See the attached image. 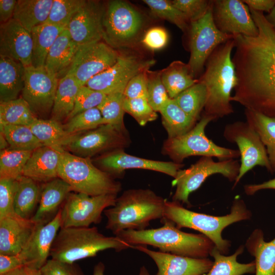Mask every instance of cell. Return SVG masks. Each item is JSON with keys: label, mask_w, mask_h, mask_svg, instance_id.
Here are the masks:
<instances>
[{"label": "cell", "mask_w": 275, "mask_h": 275, "mask_svg": "<svg viewBox=\"0 0 275 275\" xmlns=\"http://www.w3.org/2000/svg\"><path fill=\"white\" fill-rule=\"evenodd\" d=\"M246 121L259 135L266 147L271 173L275 172V117H269L250 109L244 111Z\"/></svg>", "instance_id": "obj_37"}, {"label": "cell", "mask_w": 275, "mask_h": 275, "mask_svg": "<svg viewBox=\"0 0 275 275\" xmlns=\"http://www.w3.org/2000/svg\"><path fill=\"white\" fill-rule=\"evenodd\" d=\"M61 227V209L50 221L37 224L29 241L19 254L24 265L40 269L50 256L51 246Z\"/></svg>", "instance_id": "obj_22"}, {"label": "cell", "mask_w": 275, "mask_h": 275, "mask_svg": "<svg viewBox=\"0 0 275 275\" xmlns=\"http://www.w3.org/2000/svg\"><path fill=\"white\" fill-rule=\"evenodd\" d=\"M29 127L43 146L55 148L62 149L74 134L67 132L61 123L52 119L38 118Z\"/></svg>", "instance_id": "obj_36"}, {"label": "cell", "mask_w": 275, "mask_h": 275, "mask_svg": "<svg viewBox=\"0 0 275 275\" xmlns=\"http://www.w3.org/2000/svg\"><path fill=\"white\" fill-rule=\"evenodd\" d=\"M6 275H42L41 270L27 265H23Z\"/></svg>", "instance_id": "obj_59"}, {"label": "cell", "mask_w": 275, "mask_h": 275, "mask_svg": "<svg viewBox=\"0 0 275 275\" xmlns=\"http://www.w3.org/2000/svg\"><path fill=\"white\" fill-rule=\"evenodd\" d=\"M266 189H275V178L259 184H248L244 186L247 195H253L256 192Z\"/></svg>", "instance_id": "obj_58"}, {"label": "cell", "mask_w": 275, "mask_h": 275, "mask_svg": "<svg viewBox=\"0 0 275 275\" xmlns=\"http://www.w3.org/2000/svg\"><path fill=\"white\" fill-rule=\"evenodd\" d=\"M85 2V0H53L48 17L45 23L66 28Z\"/></svg>", "instance_id": "obj_46"}, {"label": "cell", "mask_w": 275, "mask_h": 275, "mask_svg": "<svg viewBox=\"0 0 275 275\" xmlns=\"http://www.w3.org/2000/svg\"><path fill=\"white\" fill-rule=\"evenodd\" d=\"M239 168L240 163L235 159L215 161L212 157L202 156L189 168L178 171L172 183L176 186L172 200L190 206L189 195L198 189L209 176L219 174L230 181H235Z\"/></svg>", "instance_id": "obj_10"}, {"label": "cell", "mask_w": 275, "mask_h": 275, "mask_svg": "<svg viewBox=\"0 0 275 275\" xmlns=\"http://www.w3.org/2000/svg\"><path fill=\"white\" fill-rule=\"evenodd\" d=\"M130 143L126 127L106 124L91 130L74 134L62 149L78 156L90 158L98 154L124 149Z\"/></svg>", "instance_id": "obj_13"}, {"label": "cell", "mask_w": 275, "mask_h": 275, "mask_svg": "<svg viewBox=\"0 0 275 275\" xmlns=\"http://www.w3.org/2000/svg\"><path fill=\"white\" fill-rule=\"evenodd\" d=\"M33 151L11 147L1 150L0 179L17 180L22 176L24 167Z\"/></svg>", "instance_id": "obj_41"}, {"label": "cell", "mask_w": 275, "mask_h": 275, "mask_svg": "<svg viewBox=\"0 0 275 275\" xmlns=\"http://www.w3.org/2000/svg\"><path fill=\"white\" fill-rule=\"evenodd\" d=\"M223 135L229 142L235 143L240 152V163L234 187L242 177L256 166L265 167L271 173L266 147L253 126L246 121L227 124Z\"/></svg>", "instance_id": "obj_12"}, {"label": "cell", "mask_w": 275, "mask_h": 275, "mask_svg": "<svg viewBox=\"0 0 275 275\" xmlns=\"http://www.w3.org/2000/svg\"><path fill=\"white\" fill-rule=\"evenodd\" d=\"M265 17L275 31V7L267 15H265Z\"/></svg>", "instance_id": "obj_61"}, {"label": "cell", "mask_w": 275, "mask_h": 275, "mask_svg": "<svg viewBox=\"0 0 275 275\" xmlns=\"http://www.w3.org/2000/svg\"><path fill=\"white\" fill-rule=\"evenodd\" d=\"M147 100L154 111L159 112L171 99L162 81L161 71H147Z\"/></svg>", "instance_id": "obj_47"}, {"label": "cell", "mask_w": 275, "mask_h": 275, "mask_svg": "<svg viewBox=\"0 0 275 275\" xmlns=\"http://www.w3.org/2000/svg\"><path fill=\"white\" fill-rule=\"evenodd\" d=\"M61 149L43 146L34 150L24 167L22 176L43 183L58 177Z\"/></svg>", "instance_id": "obj_26"}, {"label": "cell", "mask_w": 275, "mask_h": 275, "mask_svg": "<svg viewBox=\"0 0 275 275\" xmlns=\"http://www.w3.org/2000/svg\"><path fill=\"white\" fill-rule=\"evenodd\" d=\"M59 82V79L45 67L24 68L21 97L37 117L51 113Z\"/></svg>", "instance_id": "obj_16"}, {"label": "cell", "mask_w": 275, "mask_h": 275, "mask_svg": "<svg viewBox=\"0 0 275 275\" xmlns=\"http://www.w3.org/2000/svg\"><path fill=\"white\" fill-rule=\"evenodd\" d=\"M81 86L76 78L69 74L59 79L51 119L60 123L67 119L74 108L77 94Z\"/></svg>", "instance_id": "obj_30"}, {"label": "cell", "mask_w": 275, "mask_h": 275, "mask_svg": "<svg viewBox=\"0 0 275 275\" xmlns=\"http://www.w3.org/2000/svg\"><path fill=\"white\" fill-rule=\"evenodd\" d=\"M98 168L114 177H121L127 169H139L164 173L174 178L183 167L182 163L143 158L126 153L124 149L113 150L95 159Z\"/></svg>", "instance_id": "obj_19"}, {"label": "cell", "mask_w": 275, "mask_h": 275, "mask_svg": "<svg viewBox=\"0 0 275 275\" xmlns=\"http://www.w3.org/2000/svg\"><path fill=\"white\" fill-rule=\"evenodd\" d=\"M16 0L0 1V22L4 23L13 18Z\"/></svg>", "instance_id": "obj_56"}, {"label": "cell", "mask_w": 275, "mask_h": 275, "mask_svg": "<svg viewBox=\"0 0 275 275\" xmlns=\"http://www.w3.org/2000/svg\"><path fill=\"white\" fill-rule=\"evenodd\" d=\"M250 8L269 13L275 7V0H242Z\"/></svg>", "instance_id": "obj_57"}, {"label": "cell", "mask_w": 275, "mask_h": 275, "mask_svg": "<svg viewBox=\"0 0 275 275\" xmlns=\"http://www.w3.org/2000/svg\"><path fill=\"white\" fill-rule=\"evenodd\" d=\"M37 224L14 213L0 219V254H19L25 247Z\"/></svg>", "instance_id": "obj_24"}, {"label": "cell", "mask_w": 275, "mask_h": 275, "mask_svg": "<svg viewBox=\"0 0 275 275\" xmlns=\"http://www.w3.org/2000/svg\"><path fill=\"white\" fill-rule=\"evenodd\" d=\"M78 45L72 40L65 28L51 47L46 60L45 67L59 79L66 75Z\"/></svg>", "instance_id": "obj_27"}, {"label": "cell", "mask_w": 275, "mask_h": 275, "mask_svg": "<svg viewBox=\"0 0 275 275\" xmlns=\"http://www.w3.org/2000/svg\"><path fill=\"white\" fill-rule=\"evenodd\" d=\"M71 191L70 185L59 177L43 183L38 206L31 219L36 224H45L50 221Z\"/></svg>", "instance_id": "obj_25"}, {"label": "cell", "mask_w": 275, "mask_h": 275, "mask_svg": "<svg viewBox=\"0 0 275 275\" xmlns=\"http://www.w3.org/2000/svg\"><path fill=\"white\" fill-rule=\"evenodd\" d=\"M65 28L44 23L34 27L31 34L33 40L32 66L44 67L48 52Z\"/></svg>", "instance_id": "obj_33"}, {"label": "cell", "mask_w": 275, "mask_h": 275, "mask_svg": "<svg viewBox=\"0 0 275 275\" xmlns=\"http://www.w3.org/2000/svg\"><path fill=\"white\" fill-rule=\"evenodd\" d=\"M10 147L9 143L4 134L0 132V149L3 150Z\"/></svg>", "instance_id": "obj_62"}, {"label": "cell", "mask_w": 275, "mask_h": 275, "mask_svg": "<svg viewBox=\"0 0 275 275\" xmlns=\"http://www.w3.org/2000/svg\"><path fill=\"white\" fill-rule=\"evenodd\" d=\"M205 85L200 79L196 84L179 94L173 99L187 114L198 120L206 102Z\"/></svg>", "instance_id": "obj_40"}, {"label": "cell", "mask_w": 275, "mask_h": 275, "mask_svg": "<svg viewBox=\"0 0 275 275\" xmlns=\"http://www.w3.org/2000/svg\"><path fill=\"white\" fill-rule=\"evenodd\" d=\"M154 60H145L132 53H120L111 67L87 81L85 86L106 95L124 93L129 80L136 74L149 70Z\"/></svg>", "instance_id": "obj_15"}, {"label": "cell", "mask_w": 275, "mask_h": 275, "mask_svg": "<svg viewBox=\"0 0 275 275\" xmlns=\"http://www.w3.org/2000/svg\"><path fill=\"white\" fill-rule=\"evenodd\" d=\"M144 23L142 13L130 3L109 1L105 7L103 39L114 48L132 45L139 39Z\"/></svg>", "instance_id": "obj_9"}, {"label": "cell", "mask_w": 275, "mask_h": 275, "mask_svg": "<svg viewBox=\"0 0 275 275\" xmlns=\"http://www.w3.org/2000/svg\"><path fill=\"white\" fill-rule=\"evenodd\" d=\"M213 118L203 115L194 127L187 133L174 138H168L163 145L162 152L173 162L182 163L191 156L216 157L219 160L235 159L240 156L238 150L219 146L209 139L205 130Z\"/></svg>", "instance_id": "obj_8"}, {"label": "cell", "mask_w": 275, "mask_h": 275, "mask_svg": "<svg viewBox=\"0 0 275 275\" xmlns=\"http://www.w3.org/2000/svg\"><path fill=\"white\" fill-rule=\"evenodd\" d=\"M117 198L115 194L91 196L71 192L61 207V227H88L99 224L102 213L114 206Z\"/></svg>", "instance_id": "obj_14"}, {"label": "cell", "mask_w": 275, "mask_h": 275, "mask_svg": "<svg viewBox=\"0 0 275 275\" xmlns=\"http://www.w3.org/2000/svg\"><path fill=\"white\" fill-rule=\"evenodd\" d=\"M104 11L99 2L86 1L66 27L75 43L80 45L103 39Z\"/></svg>", "instance_id": "obj_20"}, {"label": "cell", "mask_w": 275, "mask_h": 275, "mask_svg": "<svg viewBox=\"0 0 275 275\" xmlns=\"http://www.w3.org/2000/svg\"><path fill=\"white\" fill-rule=\"evenodd\" d=\"M246 247L255 258L256 275H275V238L266 242L262 230L256 229L247 240Z\"/></svg>", "instance_id": "obj_29"}, {"label": "cell", "mask_w": 275, "mask_h": 275, "mask_svg": "<svg viewBox=\"0 0 275 275\" xmlns=\"http://www.w3.org/2000/svg\"><path fill=\"white\" fill-rule=\"evenodd\" d=\"M242 104L275 117V31L263 29L244 53L239 67Z\"/></svg>", "instance_id": "obj_1"}, {"label": "cell", "mask_w": 275, "mask_h": 275, "mask_svg": "<svg viewBox=\"0 0 275 275\" xmlns=\"http://www.w3.org/2000/svg\"><path fill=\"white\" fill-rule=\"evenodd\" d=\"M53 0H18L13 18L29 32L47 19Z\"/></svg>", "instance_id": "obj_32"}, {"label": "cell", "mask_w": 275, "mask_h": 275, "mask_svg": "<svg viewBox=\"0 0 275 275\" xmlns=\"http://www.w3.org/2000/svg\"><path fill=\"white\" fill-rule=\"evenodd\" d=\"M23 265L24 264L19 254H0V275H6Z\"/></svg>", "instance_id": "obj_55"}, {"label": "cell", "mask_w": 275, "mask_h": 275, "mask_svg": "<svg viewBox=\"0 0 275 275\" xmlns=\"http://www.w3.org/2000/svg\"><path fill=\"white\" fill-rule=\"evenodd\" d=\"M16 180L0 179V219L15 213Z\"/></svg>", "instance_id": "obj_51"}, {"label": "cell", "mask_w": 275, "mask_h": 275, "mask_svg": "<svg viewBox=\"0 0 275 275\" xmlns=\"http://www.w3.org/2000/svg\"><path fill=\"white\" fill-rule=\"evenodd\" d=\"M161 219L163 225L161 227L140 231L126 230L115 236L132 246L149 245L162 252L194 258H207L215 247L204 235L183 232L171 221Z\"/></svg>", "instance_id": "obj_3"}, {"label": "cell", "mask_w": 275, "mask_h": 275, "mask_svg": "<svg viewBox=\"0 0 275 275\" xmlns=\"http://www.w3.org/2000/svg\"><path fill=\"white\" fill-rule=\"evenodd\" d=\"M251 213L244 201L235 199L229 214L215 216L198 213L183 207L179 202L166 201L163 218L173 222L180 229L187 228L197 230L208 237L222 254L229 251V241L222 238V232L228 226L250 218Z\"/></svg>", "instance_id": "obj_6"}, {"label": "cell", "mask_w": 275, "mask_h": 275, "mask_svg": "<svg viewBox=\"0 0 275 275\" xmlns=\"http://www.w3.org/2000/svg\"><path fill=\"white\" fill-rule=\"evenodd\" d=\"M124 98L123 92L111 93L106 95L102 102L97 106L106 124L125 128L123 120L125 113L123 107Z\"/></svg>", "instance_id": "obj_44"}, {"label": "cell", "mask_w": 275, "mask_h": 275, "mask_svg": "<svg viewBox=\"0 0 275 275\" xmlns=\"http://www.w3.org/2000/svg\"><path fill=\"white\" fill-rule=\"evenodd\" d=\"M123 107L125 112L131 115L141 126L155 120L158 117L146 98L125 97Z\"/></svg>", "instance_id": "obj_48"}, {"label": "cell", "mask_w": 275, "mask_h": 275, "mask_svg": "<svg viewBox=\"0 0 275 275\" xmlns=\"http://www.w3.org/2000/svg\"><path fill=\"white\" fill-rule=\"evenodd\" d=\"M171 3L182 12L189 22L197 21L207 12L212 1L207 0H173Z\"/></svg>", "instance_id": "obj_50"}, {"label": "cell", "mask_w": 275, "mask_h": 275, "mask_svg": "<svg viewBox=\"0 0 275 275\" xmlns=\"http://www.w3.org/2000/svg\"><path fill=\"white\" fill-rule=\"evenodd\" d=\"M133 249L144 253L155 262L156 275H203L212 267L213 262L205 258H194L148 249L147 245H134Z\"/></svg>", "instance_id": "obj_21"}, {"label": "cell", "mask_w": 275, "mask_h": 275, "mask_svg": "<svg viewBox=\"0 0 275 275\" xmlns=\"http://www.w3.org/2000/svg\"><path fill=\"white\" fill-rule=\"evenodd\" d=\"M159 113L168 138H176L187 133L197 123V120L183 111L173 99H171Z\"/></svg>", "instance_id": "obj_35"}, {"label": "cell", "mask_w": 275, "mask_h": 275, "mask_svg": "<svg viewBox=\"0 0 275 275\" xmlns=\"http://www.w3.org/2000/svg\"><path fill=\"white\" fill-rule=\"evenodd\" d=\"M42 275H85L75 263H68L49 259L40 269Z\"/></svg>", "instance_id": "obj_52"}, {"label": "cell", "mask_w": 275, "mask_h": 275, "mask_svg": "<svg viewBox=\"0 0 275 275\" xmlns=\"http://www.w3.org/2000/svg\"><path fill=\"white\" fill-rule=\"evenodd\" d=\"M33 40L31 32L12 18L1 23L0 56L12 59L24 67L32 66Z\"/></svg>", "instance_id": "obj_23"}, {"label": "cell", "mask_w": 275, "mask_h": 275, "mask_svg": "<svg viewBox=\"0 0 275 275\" xmlns=\"http://www.w3.org/2000/svg\"><path fill=\"white\" fill-rule=\"evenodd\" d=\"M212 11L214 23L221 32L233 36L258 35L250 8L242 1L213 0Z\"/></svg>", "instance_id": "obj_18"}, {"label": "cell", "mask_w": 275, "mask_h": 275, "mask_svg": "<svg viewBox=\"0 0 275 275\" xmlns=\"http://www.w3.org/2000/svg\"><path fill=\"white\" fill-rule=\"evenodd\" d=\"M106 96L86 86H81L77 94L74 108L67 120L81 112L97 107Z\"/></svg>", "instance_id": "obj_49"}, {"label": "cell", "mask_w": 275, "mask_h": 275, "mask_svg": "<svg viewBox=\"0 0 275 275\" xmlns=\"http://www.w3.org/2000/svg\"><path fill=\"white\" fill-rule=\"evenodd\" d=\"M160 71L162 81L171 99L199 81L194 77L187 63L180 61L172 62Z\"/></svg>", "instance_id": "obj_34"}, {"label": "cell", "mask_w": 275, "mask_h": 275, "mask_svg": "<svg viewBox=\"0 0 275 275\" xmlns=\"http://www.w3.org/2000/svg\"><path fill=\"white\" fill-rule=\"evenodd\" d=\"M106 124L99 109L95 107L70 118L63 126L69 133L75 134L91 130Z\"/></svg>", "instance_id": "obj_45"}, {"label": "cell", "mask_w": 275, "mask_h": 275, "mask_svg": "<svg viewBox=\"0 0 275 275\" xmlns=\"http://www.w3.org/2000/svg\"><path fill=\"white\" fill-rule=\"evenodd\" d=\"M104 264L102 262H99L94 266L93 275H104ZM139 275L150 274L147 268L145 266H142L140 269Z\"/></svg>", "instance_id": "obj_60"}, {"label": "cell", "mask_w": 275, "mask_h": 275, "mask_svg": "<svg viewBox=\"0 0 275 275\" xmlns=\"http://www.w3.org/2000/svg\"><path fill=\"white\" fill-rule=\"evenodd\" d=\"M58 177L68 183L72 191L91 196L117 195L120 182L95 166L90 158L82 157L61 149Z\"/></svg>", "instance_id": "obj_7"}, {"label": "cell", "mask_w": 275, "mask_h": 275, "mask_svg": "<svg viewBox=\"0 0 275 275\" xmlns=\"http://www.w3.org/2000/svg\"><path fill=\"white\" fill-rule=\"evenodd\" d=\"M147 71L148 70L139 73L129 80L124 92L125 97L147 99Z\"/></svg>", "instance_id": "obj_53"}, {"label": "cell", "mask_w": 275, "mask_h": 275, "mask_svg": "<svg viewBox=\"0 0 275 275\" xmlns=\"http://www.w3.org/2000/svg\"><path fill=\"white\" fill-rule=\"evenodd\" d=\"M151 13L155 16L166 20L187 33L190 22L185 15L173 6L171 1L144 0Z\"/></svg>", "instance_id": "obj_43"}, {"label": "cell", "mask_w": 275, "mask_h": 275, "mask_svg": "<svg viewBox=\"0 0 275 275\" xmlns=\"http://www.w3.org/2000/svg\"><path fill=\"white\" fill-rule=\"evenodd\" d=\"M168 38V33L163 28L155 26L145 32L142 42L147 48L157 50L163 48L167 45Z\"/></svg>", "instance_id": "obj_54"}, {"label": "cell", "mask_w": 275, "mask_h": 275, "mask_svg": "<svg viewBox=\"0 0 275 275\" xmlns=\"http://www.w3.org/2000/svg\"><path fill=\"white\" fill-rule=\"evenodd\" d=\"M41 186L39 183L29 177L21 176L16 180L14 210L17 215L31 219L39 203Z\"/></svg>", "instance_id": "obj_31"}, {"label": "cell", "mask_w": 275, "mask_h": 275, "mask_svg": "<svg viewBox=\"0 0 275 275\" xmlns=\"http://www.w3.org/2000/svg\"><path fill=\"white\" fill-rule=\"evenodd\" d=\"M120 237L106 236L95 227H61L51 248V259L68 263L94 257L102 251L133 249Z\"/></svg>", "instance_id": "obj_5"}, {"label": "cell", "mask_w": 275, "mask_h": 275, "mask_svg": "<svg viewBox=\"0 0 275 275\" xmlns=\"http://www.w3.org/2000/svg\"><path fill=\"white\" fill-rule=\"evenodd\" d=\"M37 119L28 103L22 97L0 102V126H29Z\"/></svg>", "instance_id": "obj_39"}, {"label": "cell", "mask_w": 275, "mask_h": 275, "mask_svg": "<svg viewBox=\"0 0 275 275\" xmlns=\"http://www.w3.org/2000/svg\"><path fill=\"white\" fill-rule=\"evenodd\" d=\"M243 251V246H240L232 255L224 256L215 246L210 255L214 259L211 269L204 275H243L245 273H254L256 271L255 261L243 264L237 262V258Z\"/></svg>", "instance_id": "obj_38"}, {"label": "cell", "mask_w": 275, "mask_h": 275, "mask_svg": "<svg viewBox=\"0 0 275 275\" xmlns=\"http://www.w3.org/2000/svg\"><path fill=\"white\" fill-rule=\"evenodd\" d=\"M212 10V3L202 18L190 22L187 32L190 51L187 64L195 78L202 73L207 59L214 49L234 36L217 29L213 21Z\"/></svg>", "instance_id": "obj_11"}, {"label": "cell", "mask_w": 275, "mask_h": 275, "mask_svg": "<svg viewBox=\"0 0 275 275\" xmlns=\"http://www.w3.org/2000/svg\"><path fill=\"white\" fill-rule=\"evenodd\" d=\"M166 201L149 189L125 190L104 211L105 228L115 235L126 230H145L151 221L163 218Z\"/></svg>", "instance_id": "obj_4"}, {"label": "cell", "mask_w": 275, "mask_h": 275, "mask_svg": "<svg viewBox=\"0 0 275 275\" xmlns=\"http://www.w3.org/2000/svg\"><path fill=\"white\" fill-rule=\"evenodd\" d=\"M234 38L218 46L207 59L205 70L199 79L205 85L207 97L203 115L214 120L234 113L231 93L237 82L231 53Z\"/></svg>", "instance_id": "obj_2"}, {"label": "cell", "mask_w": 275, "mask_h": 275, "mask_svg": "<svg viewBox=\"0 0 275 275\" xmlns=\"http://www.w3.org/2000/svg\"><path fill=\"white\" fill-rule=\"evenodd\" d=\"M120 53L101 41L78 45L67 74L73 76L81 85L112 66Z\"/></svg>", "instance_id": "obj_17"}, {"label": "cell", "mask_w": 275, "mask_h": 275, "mask_svg": "<svg viewBox=\"0 0 275 275\" xmlns=\"http://www.w3.org/2000/svg\"><path fill=\"white\" fill-rule=\"evenodd\" d=\"M24 68L18 62L0 56V102L18 98L24 88Z\"/></svg>", "instance_id": "obj_28"}, {"label": "cell", "mask_w": 275, "mask_h": 275, "mask_svg": "<svg viewBox=\"0 0 275 275\" xmlns=\"http://www.w3.org/2000/svg\"><path fill=\"white\" fill-rule=\"evenodd\" d=\"M0 132L4 134L10 147L13 149L34 151L43 146L28 126L1 125Z\"/></svg>", "instance_id": "obj_42"}]
</instances>
